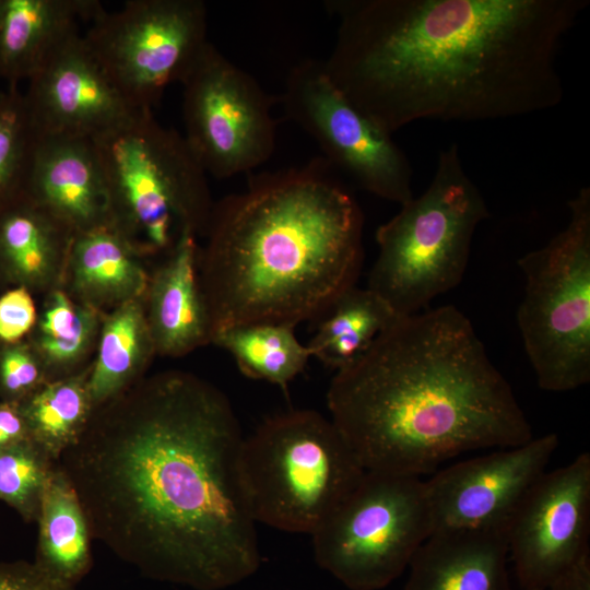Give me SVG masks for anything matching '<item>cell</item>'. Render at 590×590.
I'll list each match as a JSON object with an SVG mask.
<instances>
[{
	"mask_svg": "<svg viewBox=\"0 0 590 590\" xmlns=\"http://www.w3.org/2000/svg\"><path fill=\"white\" fill-rule=\"evenodd\" d=\"M243 439L220 389L169 370L95 406L57 464L92 540L153 579L215 590L260 560L237 479Z\"/></svg>",
	"mask_w": 590,
	"mask_h": 590,
	"instance_id": "cell-1",
	"label": "cell"
},
{
	"mask_svg": "<svg viewBox=\"0 0 590 590\" xmlns=\"http://www.w3.org/2000/svg\"><path fill=\"white\" fill-rule=\"evenodd\" d=\"M332 83L387 132L557 106L562 44L589 0H333Z\"/></svg>",
	"mask_w": 590,
	"mask_h": 590,
	"instance_id": "cell-2",
	"label": "cell"
},
{
	"mask_svg": "<svg viewBox=\"0 0 590 590\" xmlns=\"http://www.w3.org/2000/svg\"><path fill=\"white\" fill-rule=\"evenodd\" d=\"M327 404L365 471L420 477L461 452L533 438L510 385L455 306L397 317L337 370Z\"/></svg>",
	"mask_w": 590,
	"mask_h": 590,
	"instance_id": "cell-3",
	"label": "cell"
},
{
	"mask_svg": "<svg viewBox=\"0 0 590 590\" xmlns=\"http://www.w3.org/2000/svg\"><path fill=\"white\" fill-rule=\"evenodd\" d=\"M363 226L358 202L323 157L250 176L214 203L199 249L212 335L321 318L355 285Z\"/></svg>",
	"mask_w": 590,
	"mask_h": 590,
	"instance_id": "cell-4",
	"label": "cell"
},
{
	"mask_svg": "<svg viewBox=\"0 0 590 590\" xmlns=\"http://www.w3.org/2000/svg\"><path fill=\"white\" fill-rule=\"evenodd\" d=\"M487 204L464 169L457 144L439 152L425 191L376 231L378 256L367 287L398 316L427 309L462 280Z\"/></svg>",
	"mask_w": 590,
	"mask_h": 590,
	"instance_id": "cell-5",
	"label": "cell"
},
{
	"mask_svg": "<svg viewBox=\"0 0 590 590\" xmlns=\"http://www.w3.org/2000/svg\"><path fill=\"white\" fill-rule=\"evenodd\" d=\"M107 185L111 225L141 251H169L204 235L214 202L184 135L143 109L92 140Z\"/></svg>",
	"mask_w": 590,
	"mask_h": 590,
	"instance_id": "cell-6",
	"label": "cell"
},
{
	"mask_svg": "<svg viewBox=\"0 0 590 590\" xmlns=\"http://www.w3.org/2000/svg\"><path fill=\"white\" fill-rule=\"evenodd\" d=\"M236 469L256 523L307 534L366 472L331 418L312 410H291L263 421L244 437Z\"/></svg>",
	"mask_w": 590,
	"mask_h": 590,
	"instance_id": "cell-7",
	"label": "cell"
},
{
	"mask_svg": "<svg viewBox=\"0 0 590 590\" xmlns=\"http://www.w3.org/2000/svg\"><path fill=\"white\" fill-rule=\"evenodd\" d=\"M569 221L518 266L526 278L517 310L538 385L569 391L590 381V188L569 200Z\"/></svg>",
	"mask_w": 590,
	"mask_h": 590,
	"instance_id": "cell-8",
	"label": "cell"
},
{
	"mask_svg": "<svg viewBox=\"0 0 590 590\" xmlns=\"http://www.w3.org/2000/svg\"><path fill=\"white\" fill-rule=\"evenodd\" d=\"M433 531L425 481L366 471L310 535L322 568L352 590H378Z\"/></svg>",
	"mask_w": 590,
	"mask_h": 590,
	"instance_id": "cell-9",
	"label": "cell"
},
{
	"mask_svg": "<svg viewBox=\"0 0 590 590\" xmlns=\"http://www.w3.org/2000/svg\"><path fill=\"white\" fill-rule=\"evenodd\" d=\"M88 24L84 42L138 110L152 109L169 84L181 83L209 43L201 0H128Z\"/></svg>",
	"mask_w": 590,
	"mask_h": 590,
	"instance_id": "cell-10",
	"label": "cell"
},
{
	"mask_svg": "<svg viewBox=\"0 0 590 590\" xmlns=\"http://www.w3.org/2000/svg\"><path fill=\"white\" fill-rule=\"evenodd\" d=\"M181 85L184 138L206 174L227 179L271 157L276 135L271 97L212 43Z\"/></svg>",
	"mask_w": 590,
	"mask_h": 590,
	"instance_id": "cell-11",
	"label": "cell"
},
{
	"mask_svg": "<svg viewBox=\"0 0 590 590\" xmlns=\"http://www.w3.org/2000/svg\"><path fill=\"white\" fill-rule=\"evenodd\" d=\"M281 104L285 118L317 143L339 174L400 205L414 197L404 152L332 83L322 61L305 59L290 70Z\"/></svg>",
	"mask_w": 590,
	"mask_h": 590,
	"instance_id": "cell-12",
	"label": "cell"
},
{
	"mask_svg": "<svg viewBox=\"0 0 590 590\" xmlns=\"http://www.w3.org/2000/svg\"><path fill=\"white\" fill-rule=\"evenodd\" d=\"M590 453L545 472L507 528L508 552L523 589L544 590L589 552Z\"/></svg>",
	"mask_w": 590,
	"mask_h": 590,
	"instance_id": "cell-13",
	"label": "cell"
},
{
	"mask_svg": "<svg viewBox=\"0 0 590 590\" xmlns=\"http://www.w3.org/2000/svg\"><path fill=\"white\" fill-rule=\"evenodd\" d=\"M558 444L546 434L436 472L425 481L434 531L507 529Z\"/></svg>",
	"mask_w": 590,
	"mask_h": 590,
	"instance_id": "cell-14",
	"label": "cell"
},
{
	"mask_svg": "<svg viewBox=\"0 0 590 590\" xmlns=\"http://www.w3.org/2000/svg\"><path fill=\"white\" fill-rule=\"evenodd\" d=\"M25 101L39 135L93 140L135 115L78 34L27 81Z\"/></svg>",
	"mask_w": 590,
	"mask_h": 590,
	"instance_id": "cell-15",
	"label": "cell"
},
{
	"mask_svg": "<svg viewBox=\"0 0 590 590\" xmlns=\"http://www.w3.org/2000/svg\"><path fill=\"white\" fill-rule=\"evenodd\" d=\"M23 193L73 235L113 226L107 185L90 139L39 135Z\"/></svg>",
	"mask_w": 590,
	"mask_h": 590,
	"instance_id": "cell-16",
	"label": "cell"
},
{
	"mask_svg": "<svg viewBox=\"0 0 590 590\" xmlns=\"http://www.w3.org/2000/svg\"><path fill=\"white\" fill-rule=\"evenodd\" d=\"M197 235L185 231L150 280L146 321L155 353L182 356L211 342L212 328L197 274Z\"/></svg>",
	"mask_w": 590,
	"mask_h": 590,
	"instance_id": "cell-17",
	"label": "cell"
},
{
	"mask_svg": "<svg viewBox=\"0 0 590 590\" xmlns=\"http://www.w3.org/2000/svg\"><path fill=\"white\" fill-rule=\"evenodd\" d=\"M507 529L434 531L417 548L404 590H509Z\"/></svg>",
	"mask_w": 590,
	"mask_h": 590,
	"instance_id": "cell-18",
	"label": "cell"
},
{
	"mask_svg": "<svg viewBox=\"0 0 590 590\" xmlns=\"http://www.w3.org/2000/svg\"><path fill=\"white\" fill-rule=\"evenodd\" d=\"M103 10L96 0H0V82H27Z\"/></svg>",
	"mask_w": 590,
	"mask_h": 590,
	"instance_id": "cell-19",
	"label": "cell"
},
{
	"mask_svg": "<svg viewBox=\"0 0 590 590\" xmlns=\"http://www.w3.org/2000/svg\"><path fill=\"white\" fill-rule=\"evenodd\" d=\"M140 249L113 226L72 236L67 264L74 291L97 309L115 307L146 294L150 279Z\"/></svg>",
	"mask_w": 590,
	"mask_h": 590,
	"instance_id": "cell-20",
	"label": "cell"
},
{
	"mask_svg": "<svg viewBox=\"0 0 590 590\" xmlns=\"http://www.w3.org/2000/svg\"><path fill=\"white\" fill-rule=\"evenodd\" d=\"M73 234L23 192L0 206V272L15 286L47 283Z\"/></svg>",
	"mask_w": 590,
	"mask_h": 590,
	"instance_id": "cell-21",
	"label": "cell"
},
{
	"mask_svg": "<svg viewBox=\"0 0 590 590\" xmlns=\"http://www.w3.org/2000/svg\"><path fill=\"white\" fill-rule=\"evenodd\" d=\"M36 522L38 542L34 562L75 587L92 567V538L78 495L58 464L46 484Z\"/></svg>",
	"mask_w": 590,
	"mask_h": 590,
	"instance_id": "cell-22",
	"label": "cell"
},
{
	"mask_svg": "<svg viewBox=\"0 0 590 590\" xmlns=\"http://www.w3.org/2000/svg\"><path fill=\"white\" fill-rule=\"evenodd\" d=\"M155 353L142 299L125 302L104 319L98 352L88 373V390L95 406L135 382Z\"/></svg>",
	"mask_w": 590,
	"mask_h": 590,
	"instance_id": "cell-23",
	"label": "cell"
},
{
	"mask_svg": "<svg viewBox=\"0 0 590 590\" xmlns=\"http://www.w3.org/2000/svg\"><path fill=\"white\" fill-rule=\"evenodd\" d=\"M397 317L378 294L354 285L324 312L307 347L311 357L339 370L364 353Z\"/></svg>",
	"mask_w": 590,
	"mask_h": 590,
	"instance_id": "cell-24",
	"label": "cell"
},
{
	"mask_svg": "<svg viewBox=\"0 0 590 590\" xmlns=\"http://www.w3.org/2000/svg\"><path fill=\"white\" fill-rule=\"evenodd\" d=\"M294 328L271 322L241 324L215 332L211 342L233 356L244 376L266 380L286 391L311 357Z\"/></svg>",
	"mask_w": 590,
	"mask_h": 590,
	"instance_id": "cell-25",
	"label": "cell"
},
{
	"mask_svg": "<svg viewBox=\"0 0 590 590\" xmlns=\"http://www.w3.org/2000/svg\"><path fill=\"white\" fill-rule=\"evenodd\" d=\"M88 373L51 379L20 402L30 438L55 462L79 438L94 411Z\"/></svg>",
	"mask_w": 590,
	"mask_h": 590,
	"instance_id": "cell-26",
	"label": "cell"
},
{
	"mask_svg": "<svg viewBox=\"0 0 590 590\" xmlns=\"http://www.w3.org/2000/svg\"><path fill=\"white\" fill-rule=\"evenodd\" d=\"M98 311L74 303L67 293L56 290L37 319L30 343L46 371H61L74 366L96 337Z\"/></svg>",
	"mask_w": 590,
	"mask_h": 590,
	"instance_id": "cell-27",
	"label": "cell"
},
{
	"mask_svg": "<svg viewBox=\"0 0 590 590\" xmlns=\"http://www.w3.org/2000/svg\"><path fill=\"white\" fill-rule=\"evenodd\" d=\"M38 138L24 92L5 85L0 92V206L23 192Z\"/></svg>",
	"mask_w": 590,
	"mask_h": 590,
	"instance_id": "cell-28",
	"label": "cell"
},
{
	"mask_svg": "<svg viewBox=\"0 0 590 590\" xmlns=\"http://www.w3.org/2000/svg\"><path fill=\"white\" fill-rule=\"evenodd\" d=\"M56 465L31 438L0 449V500L25 522H36L46 484Z\"/></svg>",
	"mask_w": 590,
	"mask_h": 590,
	"instance_id": "cell-29",
	"label": "cell"
},
{
	"mask_svg": "<svg viewBox=\"0 0 590 590\" xmlns=\"http://www.w3.org/2000/svg\"><path fill=\"white\" fill-rule=\"evenodd\" d=\"M47 381V371L30 343L0 344L1 400L20 403Z\"/></svg>",
	"mask_w": 590,
	"mask_h": 590,
	"instance_id": "cell-30",
	"label": "cell"
},
{
	"mask_svg": "<svg viewBox=\"0 0 590 590\" xmlns=\"http://www.w3.org/2000/svg\"><path fill=\"white\" fill-rule=\"evenodd\" d=\"M37 311L28 288L14 286L0 295V344H12L34 330Z\"/></svg>",
	"mask_w": 590,
	"mask_h": 590,
	"instance_id": "cell-31",
	"label": "cell"
},
{
	"mask_svg": "<svg viewBox=\"0 0 590 590\" xmlns=\"http://www.w3.org/2000/svg\"><path fill=\"white\" fill-rule=\"evenodd\" d=\"M0 590H75L54 577L35 562L0 563Z\"/></svg>",
	"mask_w": 590,
	"mask_h": 590,
	"instance_id": "cell-32",
	"label": "cell"
},
{
	"mask_svg": "<svg viewBox=\"0 0 590 590\" xmlns=\"http://www.w3.org/2000/svg\"><path fill=\"white\" fill-rule=\"evenodd\" d=\"M30 438L20 403L0 401V449Z\"/></svg>",
	"mask_w": 590,
	"mask_h": 590,
	"instance_id": "cell-33",
	"label": "cell"
},
{
	"mask_svg": "<svg viewBox=\"0 0 590 590\" xmlns=\"http://www.w3.org/2000/svg\"><path fill=\"white\" fill-rule=\"evenodd\" d=\"M544 590H590V553L558 575Z\"/></svg>",
	"mask_w": 590,
	"mask_h": 590,
	"instance_id": "cell-34",
	"label": "cell"
},
{
	"mask_svg": "<svg viewBox=\"0 0 590 590\" xmlns=\"http://www.w3.org/2000/svg\"><path fill=\"white\" fill-rule=\"evenodd\" d=\"M523 590H538V589H523Z\"/></svg>",
	"mask_w": 590,
	"mask_h": 590,
	"instance_id": "cell-35",
	"label": "cell"
},
{
	"mask_svg": "<svg viewBox=\"0 0 590 590\" xmlns=\"http://www.w3.org/2000/svg\"><path fill=\"white\" fill-rule=\"evenodd\" d=\"M2 87H0V92H1Z\"/></svg>",
	"mask_w": 590,
	"mask_h": 590,
	"instance_id": "cell-36",
	"label": "cell"
}]
</instances>
